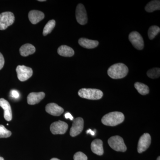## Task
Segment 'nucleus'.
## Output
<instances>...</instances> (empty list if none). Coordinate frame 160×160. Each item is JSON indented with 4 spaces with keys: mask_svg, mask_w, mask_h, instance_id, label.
I'll return each instance as SVG.
<instances>
[{
    "mask_svg": "<svg viewBox=\"0 0 160 160\" xmlns=\"http://www.w3.org/2000/svg\"><path fill=\"white\" fill-rule=\"evenodd\" d=\"M108 142L112 149L115 151L124 152L127 150L124 140L119 136H115L109 138Z\"/></svg>",
    "mask_w": 160,
    "mask_h": 160,
    "instance_id": "4",
    "label": "nucleus"
},
{
    "mask_svg": "<svg viewBox=\"0 0 160 160\" xmlns=\"http://www.w3.org/2000/svg\"><path fill=\"white\" fill-rule=\"evenodd\" d=\"M151 142V138L148 133H144L140 137L138 143V151L142 153L149 148Z\"/></svg>",
    "mask_w": 160,
    "mask_h": 160,
    "instance_id": "10",
    "label": "nucleus"
},
{
    "mask_svg": "<svg viewBox=\"0 0 160 160\" xmlns=\"http://www.w3.org/2000/svg\"><path fill=\"white\" fill-rule=\"evenodd\" d=\"M39 2H46V0H39Z\"/></svg>",
    "mask_w": 160,
    "mask_h": 160,
    "instance_id": "32",
    "label": "nucleus"
},
{
    "mask_svg": "<svg viewBox=\"0 0 160 160\" xmlns=\"http://www.w3.org/2000/svg\"><path fill=\"white\" fill-rule=\"evenodd\" d=\"M160 32V28L158 26H152L149 27L148 30V34L150 40H152Z\"/></svg>",
    "mask_w": 160,
    "mask_h": 160,
    "instance_id": "23",
    "label": "nucleus"
},
{
    "mask_svg": "<svg viewBox=\"0 0 160 160\" xmlns=\"http://www.w3.org/2000/svg\"><path fill=\"white\" fill-rule=\"evenodd\" d=\"M147 75L152 79L157 78L160 77V68H154L149 69L147 72Z\"/></svg>",
    "mask_w": 160,
    "mask_h": 160,
    "instance_id": "24",
    "label": "nucleus"
},
{
    "mask_svg": "<svg viewBox=\"0 0 160 160\" xmlns=\"http://www.w3.org/2000/svg\"><path fill=\"white\" fill-rule=\"evenodd\" d=\"M76 18L79 24L86 25L88 22L87 12L85 6L82 4H79L76 9Z\"/></svg>",
    "mask_w": 160,
    "mask_h": 160,
    "instance_id": "9",
    "label": "nucleus"
},
{
    "mask_svg": "<svg viewBox=\"0 0 160 160\" xmlns=\"http://www.w3.org/2000/svg\"><path fill=\"white\" fill-rule=\"evenodd\" d=\"M11 134V131L6 129L3 125H0V138H9Z\"/></svg>",
    "mask_w": 160,
    "mask_h": 160,
    "instance_id": "25",
    "label": "nucleus"
},
{
    "mask_svg": "<svg viewBox=\"0 0 160 160\" xmlns=\"http://www.w3.org/2000/svg\"><path fill=\"white\" fill-rule=\"evenodd\" d=\"M60 160L59 159L57 158H52L51 160Z\"/></svg>",
    "mask_w": 160,
    "mask_h": 160,
    "instance_id": "31",
    "label": "nucleus"
},
{
    "mask_svg": "<svg viewBox=\"0 0 160 160\" xmlns=\"http://www.w3.org/2000/svg\"><path fill=\"white\" fill-rule=\"evenodd\" d=\"M1 157H0V158H1Z\"/></svg>",
    "mask_w": 160,
    "mask_h": 160,
    "instance_id": "35",
    "label": "nucleus"
},
{
    "mask_svg": "<svg viewBox=\"0 0 160 160\" xmlns=\"http://www.w3.org/2000/svg\"><path fill=\"white\" fill-rule=\"evenodd\" d=\"M18 79L21 82H25L31 77L33 73L32 69L25 66H18L16 68Z\"/></svg>",
    "mask_w": 160,
    "mask_h": 160,
    "instance_id": "6",
    "label": "nucleus"
},
{
    "mask_svg": "<svg viewBox=\"0 0 160 160\" xmlns=\"http://www.w3.org/2000/svg\"><path fill=\"white\" fill-rule=\"evenodd\" d=\"M0 106L4 110V117L7 121H11L12 119V112L11 106L7 100L4 98L0 99Z\"/></svg>",
    "mask_w": 160,
    "mask_h": 160,
    "instance_id": "13",
    "label": "nucleus"
},
{
    "mask_svg": "<svg viewBox=\"0 0 160 160\" xmlns=\"http://www.w3.org/2000/svg\"><path fill=\"white\" fill-rule=\"evenodd\" d=\"M160 9V1L158 0L151 1L145 7V10L147 12H153L156 10H159Z\"/></svg>",
    "mask_w": 160,
    "mask_h": 160,
    "instance_id": "20",
    "label": "nucleus"
},
{
    "mask_svg": "<svg viewBox=\"0 0 160 160\" xmlns=\"http://www.w3.org/2000/svg\"><path fill=\"white\" fill-rule=\"evenodd\" d=\"M79 44L86 49H92L97 47L99 45L98 41L89 40L86 38H81L78 40Z\"/></svg>",
    "mask_w": 160,
    "mask_h": 160,
    "instance_id": "17",
    "label": "nucleus"
},
{
    "mask_svg": "<svg viewBox=\"0 0 160 160\" xmlns=\"http://www.w3.org/2000/svg\"><path fill=\"white\" fill-rule=\"evenodd\" d=\"M157 160H160V157H158L157 158Z\"/></svg>",
    "mask_w": 160,
    "mask_h": 160,
    "instance_id": "34",
    "label": "nucleus"
},
{
    "mask_svg": "<svg viewBox=\"0 0 160 160\" xmlns=\"http://www.w3.org/2000/svg\"><path fill=\"white\" fill-rule=\"evenodd\" d=\"M5 64V59L2 54L0 52V70L2 69Z\"/></svg>",
    "mask_w": 160,
    "mask_h": 160,
    "instance_id": "27",
    "label": "nucleus"
},
{
    "mask_svg": "<svg viewBox=\"0 0 160 160\" xmlns=\"http://www.w3.org/2000/svg\"><path fill=\"white\" fill-rule=\"evenodd\" d=\"M129 72L128 67L123 63H119L110 66L107 73L112 78L114 79L122 78L127 75Z\"/></svg>",
    "mask_w": 160,
    "mask_h": 160,
    "instance_id": "1",
    "label": "nucleus"
},
{
    "mask_svg": "<svg viewBox=\"0 0 160 160\" xmlns=\"http://www.w3.org/2000/svg\"><path fill=\"white\" fill-rule=\"evenodd\" d=\"M134 87L138 92L139 93L142 95H146L149 93V87L143 83L138 82H136L134 84Z\"/></svg>",
    "mask_w": 160,
    "mask_h": 160,
    "instance_id": "21",
    "label": "nucleus"
},
{
    "mask_svg": "<svg viewBox=\"0 0 160 160\" xmlns=\"http://www.w3.org/2000/svg\"><path fill=\"white\" fill-rule=\"evenodd\" d=\"M46 112L51 115L59 116L64 112V109L54 103H49L46 106Z\"/></svg>",
    "mask_w": 160,
    "mask_h": 160,
    "instance_id": "12",
    "label": "nucleus"
},
{
    "mask_svg": "<svg viewBox=\"0 0 160 160\" xmlns=\"http://www.w3.org/2000/svg\"><path fill=\"white\" fill-rule=\"evenodd\" d=\"M36 51L35 47L30 44H26L20 48V54L23 57H27L34 53Z\"/></svg>",
    "mask_w": 160,
    "mask_h": 160,
    "instance_id": "18",
    "label": "nucleus"
},
{
    "mask_svg": "<svg viewBox=\"0 0 160 160\" xmlns=\"http://www.w3.org/2000/svg\"><path fill=\"white\" fill-rule=\"evenodd\" d=\"M84 128V120L82 118H78L73 121L72 126L70 130V135L74 137L80 134Z\"/></svg>",
    "mask_w": 160,
    "mask_h": 160,
    "instance_id": "11",
    "label": "nucleus"
},
{
    "mask_svg": "<svg viewBox=\"0 0 160 160\" xmlns=\"http://www.w3.org/2000/svg\"><path fill=\"white\" fill-rule=\"evenodd\" d=\"M74 160H87L88 158L86 154L82 152H78L73 156Z\"/></svg>",
    "mask_w": 160,
    "mask_h": 160,
    "instance_id": "26",
    "label": "nucleus"
},
{
    "mask_svg": "<svg viewBox=\"0 0 160 160\" xmlns=\"http://www.w3.org/2000/svg\"><path fill=\"white\" fill-rule=\"evenodd\" d=\"M91 149L95 154L99 156L102 155L104 153L102 141L99 139L93 140L91 143Z\"/></svg>",
    "mask_w": 160,
    "mask_h": 160,
    "instance_id": "16",
    "label": "nucleus"
},
{
    "mask_svg": "<svg viewBox=\"0 0 160 160\" xmlns=\"http://www.w3.org/2000/svg\"><path fill=\"white\" fill-rule=\"evenodd\" d=\"M15 21L14 14L10 12H5L0 14V30H5L12 25Z\"/></svg>",
    "mask_w": 160,
    "mask_h": 160,
    "instance_id": "5",
    "label": "nucleus"
},
{
    "mask_svg": "<svg viewBox=\"0 0 160 160\" xmlns=\"http://www.w3.org/2000/svg\"><path fill=\"white\" fill-rule=\"evenodd\" d=\"M11 96L15 98H18L19 97V93L17 90H12L11 92Z\"/></svg>",
    "mask_w": 160,
    "mask_h": 160,
    "instance_id": "28",
    "label": "nucleus"
},
{
    "mask_svg": "<svg viewBox=\"0 0 160 160\" xmlns=\"http://www.w3.org/2000/svg\"><path fill=\"white\" fill-rule=\"evenodd\" d=\"M56 25V22L54 20H51L49 21L46 24L43 29V35L44 36L47 35L52 31L54 29Z\"/></svg>",
    "mask_w": 160,
    "mask_h": 160,
    "instance_id": "22",
    "label": "nucleus"
},
{
    "mask_svg": "<svg viewBox=\"0 0 160 160\" xmlns=\"http://www.w3.org/2000/svg\"><path fill=\"white\" fill-rule=\"evenodd\" d=\"M58 52L61 56L65 57H71L74 54L73 49L71 47L66 45L60 46L58 49Z\"/></svg>",
    "mask_w": 160,
    "mask_h": 160,
    "instance_id": "19",
    "label": "nucleus"
},
{
    "mask_svg": "<svg viewBox=\"0 0 160 160\" xmlns=\"http://www.w3.org/2000/svg\"><path fill=\"white\" fill-rule=\"evenodd\" d=\"M45 97V93L42 92H32L29 93L27 97V102L29 105H34L39 103Z\"/></svg>",
    "mask_w": 160,
    "mask_h": 160,
    "instance_id": "14",
    "label": "nucleus"
},
{
    "mask_svg": "<svg viewBox=\"0 0 160 160\" xmlns=\"http://www.w3.org/2000/svg\"><path fill=\"white\" fill-rule=\"evenodd\" d=\"M130 42L136 49L142 50L144 47V42L141 35L137 31H133L129 34Z\"/></svg>",
    "mask_w": 160,
    "mask_h": 160,
    "instance_id": "7",
    "label": "nucleus"
},
{
    "mask_svg": "<svg viewBox=\"0 0 160 160\" xmlns=\"http://www.w3.org/2000/svg\"><path fill=\"white\" fill-rule=\"evenodd\" d=\"M0 160H4V158L2 157H1V158H0Z\"/></svg>",
    "mask_w": 160,
    "mask_h": 160,
    "instance_id": "33",
    "label": "nucleus"
},
{
    "mask_svg": "<svg viewBox=\"0 0 160 160\" xmlns=\"http://www.w3.org/2000/svg\"><path fill=\"white\" fill-rule=\"evenodd\" d=\"M86 132H87V133H89V134H91V135L92 136H94L95 134L94 132H93L90 129H88V130L86 131Z\"/></svg>",
    "mask_w": 160,
    "mask_h": 160,
    "instance_id": "30",
    "label": "nucleus"
},
{
    "mask_svg": "<svg viewBox=\"0 0 160 160\" xmlns=\"http://www.w3.org/2000/svg\"><path fill=\"white\" fill-rule=\"evenodd\" d=\"M28 17L32 24H36L44 18L45 15L42 12L33 10L29 12Z\"/></svg>",
    "mask_w": 160,
    "mask_h": 160,
    "instance_id": "15",
    "label": "nucleus"
},
{
    "mask_svg": "<svg viewBox=\"0 0 160 160\" xmlns=\"http://www.w3.org/2000/svg\"><path fill=\"white\" fill-rule=\"evenodd\" d=\"M68 129V124L61 121L52 123L50 127V131L54 135L65 134Z\"/></svg>",
    "mask_w": 160,
    "mask_h": 160,
    "instance_id": "8",
    "label": "nucleus"
},
{
    "mask_svg": "<svg viewBox=\"0 0 160 160\" xmlns=\"http://www.w3.org/2000/svg\"><path fill=\"white\" fill-rule=\"evenodd\" d=\"M78 94L80 97L92 100H99L103 95L102 92L99 89L87 88L80 89Z\"/></svg>",
    "mask_w": 160,
    "mask_h": 160,
    "instance_id": "3",
    "label": "nucleus"
},
{
    "mask_svg": "<svg viewBox=\"0 0 160 160\" xmlns=\"http://www.w3.org/2000/svg\"><path fill=\"white\" fill-rule=\"evenodd\" d=\"M65 118L66 119H69L71 120H73V117L72 116V115L69 112H67L65 115Z\"/></svg>",
    "mask_w": 160,
    "mask_h": 160,
    "instance_id": "29",
    "label": "nucleus"
},
{
    "mask_svg": "<svg viewBox=\"0 0 160 160\" xmlns=\"http://www.w3.org/2000/svg\"><path fill=\"white\" fill-rule=\"evenodd\" d=\"M125 119L124 115L120 112H113L104 115L102 122L106 126H114L119 125Z\"/></svg>",
    "mask_w": 160,
    "mask_h": 160,
    "instance_id": "2",
    "label": "nucleus"
}]
</instances>
